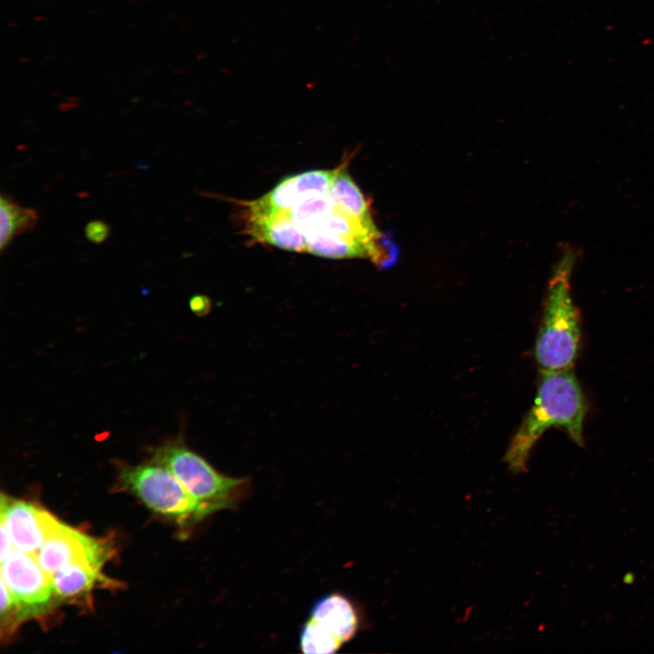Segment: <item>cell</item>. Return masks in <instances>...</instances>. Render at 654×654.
<instances>
[{
	"label": "cell",
	"instance_id": "cell-3",
	"mask_svg": "<svg viewBox=\"0 0 654 654\" xmlns=\"http://www.w3.org/2000/svg\"><path fill=\"white\" fill-rule=\"evenodd\" d=\"M153 461L171 471L185 490L212 514L234 508L246 494L248 480L224 475L181 441L165 443Z\"/></svg>",
	"mask_w": 654,
	"mask_h": 654
},
{
	"label": "cell",
	"instance_id": "cell-9",
	"mask_svg": "<svg viewBox=\"0 0 654 654\" xmlns=\"http://www.w3.org/2000/svg\"><path fill=\"white\" fill-rule=\"evenodd\" d=\"M310 619L324 627L342 644L355 636L360 625L354 605L338 593L327 595L316 602Z\"/></svg>",
	"mask_w": 654,
	"mask_h": 654
},
{
	"label": "cell",
	"instance_id": "cell-12",
	"mask_svg": "<svg viewBox=\"0 0 654 654\" xmlns=\"http://www.w3.org/2000/svg\"><path fill=\"white\" fill-rule=\"evenodd\" d=\"M38 221L33 208L22 206L11 197L0 196V249L4 251L17 236L32 231Z\"/></svg>",
	"mask_w": 654,
	"mask_h": 654
},
{
	"label": "cell",
	"instance_id": "cell-15",
	"mask_svg": "<svg viewBox=\"0 0 654 654\" xmlns=\"http://www.w3.org/2000/svg\"><path fill=\"white\" fill-rule=\"evenodd\" d=\"M342 643L324 627L310 619L302 629L300 647L306 654H331Z\"/></svg>",
	"mask_w": 654,
	"mask_h": 654
},
{
	"label": "cell",
	"instance_id": "cell-6",
	"mask_svg": "<svg viewBox=\"0 0 654 654\" xmlns=\"http://www.w3.org/2000/svg\"><path fill=\"white\" fill-rule=\"evenodd\" d=\"M112 553L111 545L58 521L35 554L40 567L51 576L75 563L103 567Z\"/></svg>",
	"mask_w": 654,
	"mask_h": 654
},
{
	"label": "cell",
	"instance_id": "cell-18",
	"mask_svg": "<svg viewBox=\"0 0 654 654\" xmlns=\"http://www.w3.org/2000/svg\"><path fill=\"white\" fill-rule=\"evenodd\" d=\"M14 549L15 548L9 539L7 532L5 531V528L1 526V561L4 560L6 557H8L14 551Z\"/></svg>",
	"mask_w": 654,
	"mask_h": 654
},
{
	"label": "cell",
	"instance_id": "cell-2",
	"mask_svg": "<svg viewBox=\"0 0 654 654\" xmlns=\"http://www.w3.org/2000/svg\"><path fill=\"white\" fill-rule=\"evenodd\" d=\"M577 254L568 249L549 282L534 355L540 372L572 370L580 344V320L570 276Z\"/></svg>",
	"mask_w": 654,
	"mask_h": 654
},
{
	"label": "cell",
	"instance_id": "cell-1",
	"mask_svg": "<svg viewBox=\"0 0 654 654\" xmlns=\"http://www.w3.org/2000/svg\"><path fill=\"white\" fill-rule=\"evenodd\" d=\"M587 402L572 370L540 372L534 402L510 441L504 456L509 469L526 470L530 452L543 433L551 428L564 430L583 446Z\"/></svg>",
	"mask_w": 654,
	"mask_h": 654
},
{
	"label": "cell",
	"instance_id": "cell-7",
	"mask_svg": "<svg viewBox=\"0 0 654 654\" xmlns=\"http://www.w3.org/2000/svg\"><path fill=\"white\" fill-rule=\"evenodd\" d=\"M1 526L15 550L35 556L58 520L36 505L1 494Z\"/></svg>",
	"mask_w": 654,
	"mask_h": 654
},
{
	"label": "cell",
	"instance_id": "cell-16",
	"mask_svg": "<svg viewBox=\"0 0 654 654\" xmlns=\"http://www.w3.org/2000/svg\"><path fill=\"white\" fill-rule=\"evenodd\" d=\"M338 170H313L295 174L301 200L329 193Z\"/></svg>",
	"mask_w": 654,
	"mask_h": 654
},
{
	"label": "cell",
	"instance_id": "cell-19",
	"mask_svg": "<svg viewBox=\"0 0 654 654\" xmlns=\"http://www.w3.org/2000/svg\"><path fill=\"white\" fill-rule=\"evenodd\" d=\"M190 306L193 312L203 313L209 308V301L203 295H196L191 299Z\"/></svg>",
	"mask_w": 654,
	"mask_h": 654
},
{
	"label": "cell",
	"instance_id": "cell-14",
	"mask_svg": "<svg viewBox=\"0 0 654 654\" xmlns=\"http://www.w3.org/2000/svg\"><path fill=\"white\" fill-rule=\"evenodd\" d=\"M336 207L329 193L303 198L292 206L289 214L292 222L302 231L316 227Z\"/></svg>",
	"mask_w": 654,
	"mask_h": 654
},
{
	"label": "cell",
	"instance_id": "cell-10",
	"mask_svg": "<svg viewBox=\"0 0 654 654\" xmlns=\"http://www.w3.org/2000/svg\"><path fill=\"white\" fill-rule=\"evenodd\" d=\"M101 569L89 563H75L52 574L50 577L58 601H80L89 595L97 582H113L102 575Z\"/></svg>",
	"mask_w": 654,
	"mask_h": 654
},
{
	"label": "cell",
	"instance_id": "cell-13",
	"mask_svg": "<svg viewBox=\"0 0 654 654\" xmlns=\"http://www.w3.org/2000/svg\"><path fill=\"white\" fill-rule=\"evenodd\" d=\"M307 253L333 259L363 257L370 258L369 251L362 245L348 239L328 234L312 228L303 232Z\"/></svg>",
	"mask_w": 654,
	"mask_h": 654
},
{
	"label": "cell",
	"instance_id": "cell-11",
	"mask_svg": "<svg viewBox=\"0 0 654 654\" xmlns=\"http://www.w3.org/2000/svg\"><path fill=\"white\" fill-rule=\"evenodd\" d=\"M330 194L335 204L343 212L363 223L376 227L371 210L363 193L347 173L345 166L339 167L333 179Z\"/></svg>",
	"mask_w": 654,
	"mask_h": 654
},
{
	"label": "cell",
	"instance_id": "cell-4",
	"mask_svg": "<svg viewBox=\"0 0 654 654\" xmlns=\"http://www.w3.org/2000/svg\"><path fill=\"white\" fill-rule=\"evenodd\" d=\"M119 480L149 509L181 525L193 524L210 515L174 474L158 463L123 466Z\"/></svg>",
	"mask_w": 654,
	"mask_h": 654
},
{
	"label": "cell",
	"instance_id": "cell-8",
	"mask_svg": "<svg viewBox=\"0 0 654 654\" xmlns=\"http://www.w3.org/2000/svg\"><path fill=\"white\" fill-rule=\"evenodd\" d=\"M248 233L255 240L292 252H307L303 232L289 213L248 216Z\"/></svg>",
	"mask_w": 654,
	"mask_h": 654
},
{
	"label": "cell",
	"instance_id": "cell-17",
	"mask_svg": "<svg viewBox=\"0 0 654 654\" xmlns=\"http://www.w3.org/2000/svg\"><path fill=\"white\" fill-rule=\"evenodd\" d=\"M110 226L101 220H94L84 227L85 238L95 244L104 243L110 234Z\"/></svg>",
	"mask_w": 654,
	"mask_h": 654
},
{
	"label": "cell",
	"instance_id": "cell-5",
	"mask_svg": "<svg viewBox=\"0 0 654 654\" xmlns=\"http://www.w3.org/2000/svg\"><path fill=\"white\" fill-rule=\"evenodd\" d=\"M1 580L15 600L23 621L45 614L58 601L51 577L34 555L14 550L1 561Z\"/></svg>",
	"mask_w": 654,
	"mask_h": 654
}]
</instances>
